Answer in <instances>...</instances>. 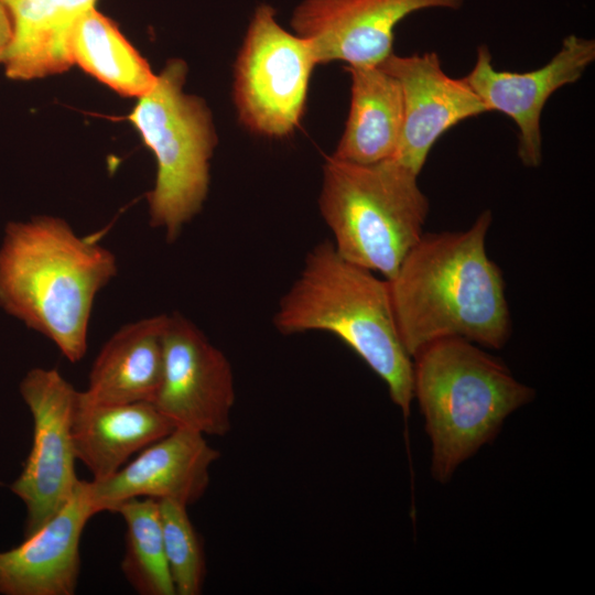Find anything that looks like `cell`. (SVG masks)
I'll return each mask as SVG.
<instances>
[{
	"label": "cell",
	"mask_w": 595,
	"mask_h": 595,
	"mask_svg": "<svg viewBox=\"0 0 595 595\" xmlns=\"http://www.w3.org/2000/svg\"><path fill=\"white\" fill-rule=\"evenodd\" d=\"M493 214L462 231L424 232L388 280L397 328L413 357L425 345L461 337L499 349L511 335L500 268L486 251Z\"/></svg>",
	"instance_id": "1"
},
{
	"label": "cell",
	"mask_w": 595,
	"mask_h": 595,
	"mask_svg": "<svg viewBox=\"0 0 595 595\" xmlns=\"http://www.w3.org/2000/svg\"><path fill=\"white\" fill-rule=\"evenodd\" d=\"M117 272L109 249L60 217L11 221L0 245V306L77 363L95 298Z\"/></svg>",
	"instance_id": "2"
},
{
	"label": "cell",
	"mask_w": 595,
	"mask_h": 595,
	"mask_svg": "<svg viewBox=\"0 0 595 595\" xmlns=\"http://www.w3.org/2000/svg\"><path fill=\"white\" fill-rule=\"evenodd\" d=\"M282 334H334L386 383L405 418L413 401V361L400 338L388 280L351 263L331 240L306 255L273 317Z\"/></svg>",
	"instance_id": "3"
},
{
	"label": "cell",
	"mask_w": 595,
	"mask_h": 595,
	"mask_svg": "<svg viewBox=\"0 0 595 595\" xmlns=\"http://www.w3.org/2000/svg\"><path fill=\"white\" fill-rule=\"evenodd\" d=\"M461 337L434 340L413 357V399L431 442V474L447 483L458 466L499 433L536 391L506 364Z\"/></svg>",
	"instance_id": "4"
},
{
	"label": "cell",
	"mask_w": 595,
	"mask_h": 595,
	"mask_svg": "<svg viewBox=\"0 0 595 595\" xmlns=\"http://www.w3.org/2000/svg\"><path fill=\"white\" fill-rule=\"evenodd\" d=\"M418 176L393 159L327 156L318 205L338 255L390 280L424 234L430 204Z\"/></svg>",
	"instance_id": "5"
},
{
	"label": "cell",
	"mask_w": 595,
	"mask_h": 595,
	"mask_svg": "<svg viewBox=\"0 0 595 595\" xmlns=\"http://www.w3.org/2000/svg\"><path fill=\"white\" fill-rule=\"evenodd\" d=\"M186 74L184 61L169 60L127 116L155 156V183L147 194L150 223L163 228L169 241L202 209L217 144L205 101L183 90Z\"/></svg>",
	"instance_id": "6"
},
{
	"label": "cell",
	"mask_w": 595,
	"mask_h": 595,
	"mask_svg": "<svg viewBox=\"0 0 595 595\" xmlns=\"http://www.w3.org/2000/svg\"><path fill=\"white\" fill-rule=\"evenodd\" d=\"M316 65L310 44L283 29L271 6H258L235 64L239 121L266 137L289 136L302 118Z\"/></svg>",
	"instance_id": "7"
},
{
	"label": "cell",
	"mask_w": 595,
	"mask_h": 595,
	"mask_svg": "<svg viewBox=\"0 0 595 595\" xmlns=\"http://www.w3.org/2000/svg\"><path fill=\"white\" fill-rule=\"evenodd\" d=\"M19 391L33 420V441L10 490L25 507L26 537L67 504L79 482L72 432L79 391L57 369L41 367L25 374Z\"/></svg>",
	"instance_id": "8"
},
{
	"label": "cell",
	"mask_w": 595,
	"mask_h": 595,
	"mask_svg": "<svg viewBox=\"0 0 595 595\" xmlns=\"http://www.w3.org/2000/svg\"><path fill=\"white\" fill-rule=\"evenodd\" d=\"M236 400L231 365L187 317L166 315L163 374L153 401L175 428L212 436L231 429Z\"/></svg>",
	"instance_id": "9"
},
{
	"label": "cell",
	"mask_w": 595,
	"mask_h": 595,
	"mask_svg": "<svg viewBox=\"0 0 595 595\" xmlns=\"http://www.w3.org/2000/svg\"><path fill=\"white\" fill-rule=\"evenodd\" d=\"M464 0H303L293 11L294 33L311 46L317 65L377 66L392 52L394 30L426 9L457 10Z\"/></svg>",
	"instance_id": "10"
},
{
	"label": "cell",
	"mask_w": 595,
	"mask_h": 595,
	"mask_svg": "<svg viewBox=\"0 0 595 595\" xmlns=\"http://www.w3.org/2000/svg\"><path fill=\"white\" fill-rule=\"evenodd\" d=\"M595 61V41L570 34L542 67L517 73L497 71L486 44L479 45L470 72L463 77L487 111H498L518 129V158L527 167L542 162L541 113L560 88L576 83Z\"/></svg>",
	"instance_id": "11"
},
{
	"label": "cell",
	"mask_w": 595,
	"mask_h": 595,
	"mask_svg": "<svg viewBox=\"0 0 595 595\" xmlns=\"http://www.w3.org/2000/svg\"><path fill=\"white\" fill-rule=\"evenodd\" d=\"M219 457L204 434L174 428L110 477L85 480L87 494L96 513L113 512L133 498L173 500L188 507L206 493L210 468Z\"/></svg>",
	"instance_id": "12"
},
{
	"label": "cell",
	"mask_w": 595,
	"mask_h": 595,
	"mask_svg": "<svg viewBox=\"0 0 595 595\" xmlns=\"http://www.w3.org/2000/svg\"><path fill=\"white\" fill-rule=\"evenodd\" d=\"M380 66L400 84L403 125L393 160L419 175L435 142L459 122L488 112L464 78L448 76L435 52L400 56Z\"/></svg>",
	"instance_id": "13"
},
{
	"label": "cell",
	"mask_w": 595,
	"mask_h": 595,
	"mask_svg": "<svg viewBox=\"0 0 595 595\" xmlns=\"http://www.w3.org/2000/svg\"><path fill=\"white\" fill-rule=\"evenodd\" d=\"M96 515L79 479L67 504L19 545L0 550L1 595H74L80 572L79 544Z\"/></svg>",
	"instance_id": "14"
},
{
	"label": "cell",
	"mask_w": 595,
	"mask_h": 595,
	"mask_svg": "<svg viewBox=\"0 0 595 595\" xmlns=\"http://www.w3.org/2000/svg\"><path fill=\"white\" fill-rule=\"evenodd\" d=\"M166 315L120 327L96 356L80 398L99 404L153 403L163 374Z\"/></svg>",
	"instance_id": "15"
},
{
	"label": "cell",
	"mask_w": 595,
	"mask_h": 595,
	"mask_svg": "<svg viewBox=\"0 0 595 595\" xmlns=\"http://www.w3.org/2000/svg\"><path fill=\"white\" fill-rule=\"evenodd\" d=\"M174 428L152 402L89 403L78 392L72 429L76 458L93 480H102Z\"/></svg>",
	"instance_id": "16"
},
{
	"label": "cell",
	"mask_w": 595,
	"mask_h": 595,
	"mask_svg": "<svg viewBox=\"0 0 595 595\" xmlns=\"http://www.w3.org/2000/svg\"><path fill=\"white\" fill-rule=\"evenodd\" d=\"M12 22V40L2 63L6 76L31 80L73 66L71 39L97 0H2Z\"/></svg>",
	"instance_id": "17"
},
{
	"label": "cell",
	"mask_w": 595,
	"mask_h": 595,
	"mask_svg": "<svg viewBox=\"0 0 595 595\" xmlns=\"http://www.w3.org/2000/svg\"><path fill=\"white\" fill-rule=\"evenodd\" d=\"M350 105L345 130L334 158L372 164L392 159L403 125V100L399 82L380 65L347 66Z\"/></svg>",
	"instance_id": "18"
},
{
	"label": "cell",
	"mask_w": 595,
	"mask_h": 595,
	"mask_svg": "<svg viewBox=\"0 0 595 595\" xmlns=\"http://www.w3.org/2000/svg\"><path fill=\"white\" fill-rule=\"evenodd\" d=\"M73 64L126 97H141L154 85L149 63L123 36L117 23L89 9L71 39Z\"/></svg>",
	"instance_id": "19"
},
{
	"label": "cell",
	"mask_w": 595,
	"mask_h": 595,
	"mask_svg": "<svg viewBox=\"0 0 595 595\" xmlns=\"http://www.w3.org/2000/svg\"><path fill=\"white\" fill-rule=\"evenodd\" d=\"M113 512L126 524L122 574L140 595H175L167 566L158 500L133 498Z\"/></svg>",
	"instance_id": "20"
},
{
	"label": "cell",
	"mask_w": 595,
	"mask_h": 595,
	"mask_svg": "<svg viewBox=\"0 0 595 595\" xmlns=\"http://www.w3.org/2000/svg\"><path fill=\"white\" fill-rule=\"evenodd\" d=\"M165 558L175 595H199L206 576L203 541L194 527L187 506L158 500Z\"/></svg>",
	"instance_id": "21"
},
{
	"label": "cell",
	"mask_w": 595,
	"mask_h": 595,
	"mask_svg": "<svg viewBox=\"0 0 595 595\" xmlns=\"http://www.w3.org/2000/svg\"><path fill=\"white\" fill-rule=\"evenodd\" d=\"M12 40V22L9 11L0 0V63H2L3 56L9 48Z\"/></svg>",
	"instance_id": "22"
}]
</instances>
